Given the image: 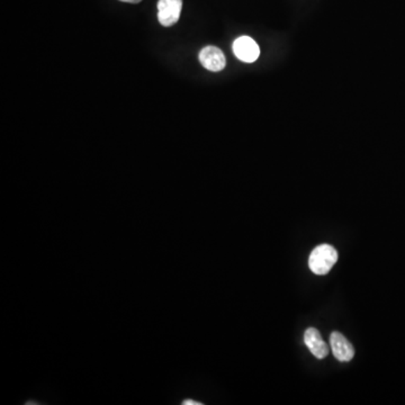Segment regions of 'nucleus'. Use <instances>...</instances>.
Listing matches in <instances>:
<instances>
[{
	"label": "nucleus",
	"instance_id": "obj_4",
	"mask_svg": "<svg viewBox=\"0 0 405 405\" xmlns=\"http://www.w3.org/2000/svg\"><path fill=\"white\" fill-rule=\"evenodd\" d=\"M199 61L205 69L212 72H220L227 66L224 53L219 47L212 45L201 49L199 52Z\"/></svg>",
	"mask_w": 405,
	"mask_h": 405
},
{
	"label": "nucleus",
	"instance_id": "obj_6",
	"mask_svg": "<svg viewBox=\"0 0 405 405\" xmlns=\"http://www.w3.org/2000/svg\"><path fill=\"white\" fill-rule=\"evenodd\" d=\"M304 342H305L306 347L309 348L310 351L312 353L315 358H326L328 353H329L328 344L323 342L322 335L319 333V330L315 329V328H309V329L306 330L305 335H304Z\"/></svg>",
	"mask_w": 405,
	"mask_h": 405
},
{
	"label": "nucleus",
	"instance_id": "obj_1",
	"mask_svg": "<svg viewBox=\"0 0 405 405\" xmlns=\"http://www.w3.org/2000/svg\"><path fill=\"white\" fill-rule=\"evenodd\" d=\"M338 260V252L333 245H318L310 254L309 267L315 275H327Z\"/></svg>",
	"mask_w": 405,
	"mask_h": 405
},
{
	"label": "nucleus",
	"instance_id": "obj_7",
	"mask_svg": "<svg viewBox=\"0 0 405 405\" xmlns=\"http://www.w3.org/2000/svg\"><path fill=\"white\" fill-rule=\"evenodd\" d=\"M120 1H123V3H141L142 0H120Z\"/></svg>",
	"mask_w": 405,
	"mask_h": 405
},
{
	"label": "nucleus",
	"instance_id": "obj_2",
	"mask_svg": "<svg viewBox=\"0 0 405 405\" xmlns=\"http://www.w3.org/2000/svg\"><path fill=\"white\" fill-rule=\"evenodd\" d=\"M158 21L165 27L177 24L183 9V0H159L158 1Z\"/></svg>",
	"mask_w": 405,
	"mask_h": 405
},
{
	"label": "nucleus",
	"instance_id": "obj_8",
	"mask_svg": "<svg viewBox=\"0 0 405 405\" xmlns=\"http://www.w3.org/2000/svg\"><path fill=\"white\" fill-rule=\"evenodd\" d=\"M183 404H195V405H201V403H199V402H194V401H192V399H190V402H187V401H185V402H183Z\"/></svg>",
	"mask_w": 405,
	"mask_h": 405
},
{
	"label": "nucleus",
	"instance_id": "obj_3",
	"mask_svg": "<svg viewBox=\"0 0 405 405\" xmlns=\"http://www.w3.org/2000/svg\"><path fill=\"white\" fill-rule=\"evenodd\" d=\"M234 56L239 59L240 61L245 63H252L259 58L260 49L254 38L249 36H241L236 38L234 43Z\"/></svg>",
	"mask_w": 405,
	"mask_h": 405
},
{
	"label": "nucleus",
	"instance_id": "obj_5",
	"mask_svg": "<svg viewBox=\"0 0 405 405\" xmlns=\"http://www.w3.org/2000/svg\"><path fill=\"white\" fill-rule=\"evenodd\" d=\"M330 344H331L333 355L339 362H348L353 358L355 349L353 344H350L349 340L342 333L338 331L331 333Z\"/></svg>",
	"mask_w": 405,
	"mask_h": 405
}]
</instances>
